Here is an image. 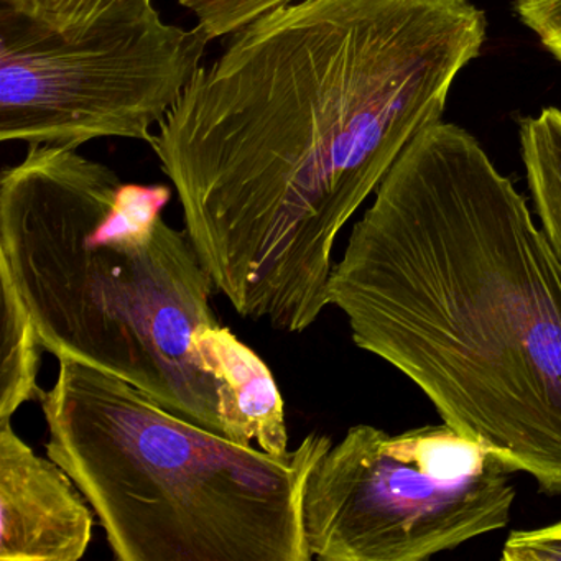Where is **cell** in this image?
<instances>
[{
    "label": "cell",
    "mask_w": 561,
    "mask_h": 561,
    "mask_svg": "<svg viewBox=\"0 0 561 561\" xmlns=\"http://www.w3.org/2000/svg\"><path fill=\"white\" fill-rule=\"evenodd\" d=\"M297 0H179L211 41L229 37L261 15Z\"/></svg>",
    "instance_id": "obj_11"
},
{
    "label": "cell",
    "mask_w": 561,
    "mask_h": 561,
    "mask_svg": "<svg viewBox=\"0 0 561 561\" xmlns=\"http://www.w3.org/2000/svg\"><path fill=\"white\" fill-rule=\"evenodd\" d=\"M515 11L561 64V0H515Z\"/></svg>",
    "instance_id": "obj_13"
},
{
    "label": "cell",
    "mask_w": 561,
    "mask_h": 561,
    "mask_svg": "<svg viewBox=\"0 0 561 561\" xmlns=\"http://www.w3.org/2000/svg\"><path fill=\"white\" fill-rule=\"evenodd\" d=\"M211 37L152 5L104 15L68 37L0 0V139L78 149L150 142L205 58Z\"/></svg>",
    "instance_id": "obj_6"
},
{
    "label": "cell",
    "mask_w": 561,
    "mask_h": 561,
    "mask_svg": "<svg viewBox=\"0 0 561 561\" xmlns=\"http://www.w3.org/2000/svg\"><path fill=\"white\" fill-rule=\"evenodd\" d=\"M485 27L469 0H297L199 68L149 146L239 317L317 323L337 236L442 121Z\"/></svg>",
    "instance_id": "obj_1"
},
{
    "label": "cell",
    "mask_w": 561,
    "mask_h": 561,
    "mask_svg": "<svg viewBox=\"0 0 561 561\" xmlns=\"http://www.w3.org/2000/svg\"><path fill=\"white\" fill-rule=\"evenodd\" d=\"M38 402L47 456L81 489L119 561H310L308 476L333 446L311 432L287 455L170 412L126 380L60 357Z\"/></svg>",
    "instance_id": "obj_4"
},
{
    "label": "cell",
    "mask_w": 561,
    "mask_h": 561,
    "mask_svg": "<svg viewBox=\"0 0 561 561\" xmlns=\"http://www.w3.org/2000/svg\"><path fill=\"white\" fill-rule=\"evenodd\" d=\"M94 511L70 474L0 422V560L80 561Z\"/></svg>",
    "instance_id": "obj_7"
},
{
    "label": "cell",
    "mask_w": 561,
    "mask_h": 561,
    "mask_svg": "<svg viewBox=\"0 0 561 561\" xmlns=\"http://www.w3.org/2000/svg\"><path fill=\"white\" fill-rule=\"evenodd\" d=\"M328 295L443 423L561 495V259L468 130L438 121L403 149Z\"/></svg>",
    "instance_id": "obj_2"
},
{
    "label": "cell",
    "mask_w": 561,
    "mask_h": 561,
    "mask_svg": "<svg viewBox=\"0 0 561 561\" xmlns=\"http://www.w3.org/2000/svg\"><path fill=\"white\" fill-rule=\"evenodd\" d=\"M520 147L535 211L561 259V110L547 107L522 121Z\"/></svg>",
    "instance_id": "obj_9"
},
{
    "label": "cell",
    "mask_w": 561,
    "mask_h": 561,
    "mask_svg": "<svg viewBox=\"0 0 561 561\" xmlns=\"http://www.w3.org/2000/svg\"><path fill=\"white\" fill-rule=\"evenodd\" d=\"M515 472L446 423L351 426L308 476V548L324 561L428 560L507 527Z\"/></svg>",
    "instance_id": "obj_5"
},
{
    "label": "cell",
    "mask_w": 561,
    "mask_h": 561,
    "mask_svg": "<svg viewBox=\"0 0 561 561\" xmlns=\"http://www.w3.org/2000/svg\"><path fill=\"white\" fill-rule=\"evenodd\" d=\"M48 27L75 37L104 15L152 5V0H8Z\"/></svg>",
    "instance_id": "obj_10"
},
{
    "label": "cell",
    "mask_w": 561,
    "mask_h": 561,
    "mask_svg": "<svg viewBox=\"0 0 561 561\" xmlns=\"http://www.w3.org/2000/svg\"><path fill=\"white\" fill-rule=\"evenodd\" d=\"M2 288V363H0V422L41 397L38 373L45 347L31 313L11 278L0 272Z\"/></svg>",
    "instance_id": "obj_8"
},
{
    "label": "cell",
    "mask_w": 561,
    "mask_h": 561,
    "mask_svg": "<svg viewBox=\"0 0 561 561\" xmlns=\"http://www.w3.org/2000/svg\"><path fill=\"white\" fill-rule=\"evenodd\" d=\"M170 198L78 149L28 147L0 179V272L47 353L226 436L228 397L199 351L219 324L218 290L186 231L163 218Z\"/></svg>",
    "instance_id": "obj_3"
},
{
    "label": "cell",
    "mask_w": 561,
    "mask_h": 561,
    "mask_svg": "<svg viewBox=\"0 0 561 561\" xmlns=\"http://www.w3.org/2000/svg\"><path fill=\"white\" fill-rule=\"evenodd\" d=\"M504 561H561V520L535 530H514L502 548Z\"/></svg>",
    "instance_id": "obj_12"
}]
</instances>
